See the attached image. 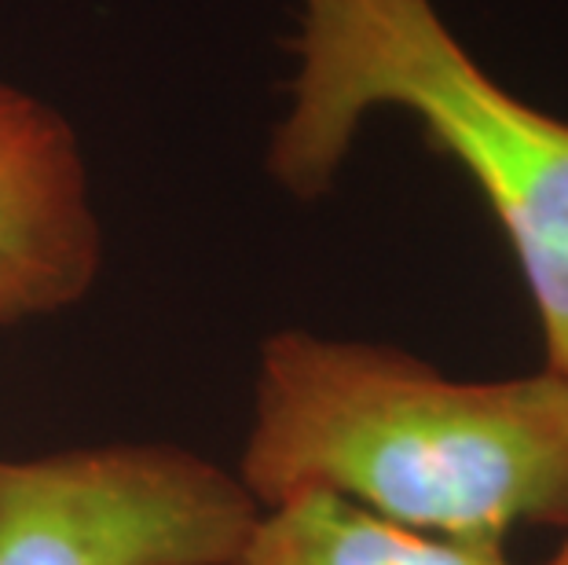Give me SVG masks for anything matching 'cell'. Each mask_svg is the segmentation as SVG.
Listing matches in <instances>:
<instances>
[{
    "mask_svg": "<svg viewBox=\"0 0 568 565\" xmlns=\"http://www.w3.org/2000/svg\"><path fill=\"white\" fill-rule=\"evenodd\" d=\"M239 477L261 507L326 488L458 544L568 536V379H452L396 345L275 331Z\"/></svg>",
    "mask_w": 568,
    "mask_h": 565,
    "instance_id": "6da1fadb",
    "label": "cell"
},
{
    "mask_svg": "<svg viewBox=\"0 0 568 565\" xmlns=\"http://www.w3.org/2000/svg\"><path fill=\"white\" fill-rule=\"evenodd\" d=\"M290 59L264 151L275 184L316 202L367 118H415L499 221L539 320L542 367L568 379V118L491 78L437 0H297Z\"/></svg>",
    "mask_w": 568,
    "mask_h": 565,
    "instance_id": "7a4b0ae2",
    "label": "cell"
},
{
    "mask_svg": "<svg viewBox=\"0 0 568 565\" xmlns=\"http://www.w3.org/2000/svg\"><path fill=\"white\" fill-rule=\"evenodd\" d=\"M261 503L180 444L0 460V565H232Z\"/></svg>",
    "mask_w": 568,
    "mask_h": 565,
    "instance_id": "3957f363",
    "label": "cell"
},
{
    "mask_svg": "<svg viewBox=\"0 0 568 565\" xmlns=\"http://www.w3.org/2000/svg\"><path fill=\"white\" fill-rule=\"evenodd\" d=\"M103 269V232L74 129L0 81V327L78 305Z\"/></svg>",
    "mask_w": 568,
    "mask_h": 565,
    "instance_id": "277c9868",
    "label": "cell"
},
{
    "mask_svg": "<svg viewBox=\"0 0 568 565\" xmlns=\"http://www.w3.org/2000/svg\"><path fill=\"white\" fill-rule=\"evenodd\" d=\"M232 565H521L506 547L458 544L396 525L326 488L261 507ZM547 565V562H539Z\"/></svg>",
    "mask_w": 568,
    "mask_h": 565,
    "instance_id": "5b68a950",
    "label": "cell"
},
{
    "mask_svg": "<svg viewBox=\"0 0 568 565\" xmlns=\"http://www.w3.org/2000/svg\"><path fill=\"white\" fill-rule=\"evenodd\" d=\"M547 565H568V536H565V544H561V551L554 558H547Z\"/></svg>",
    "mask_w": 568,
    "mask_h": 565,
    "instance_id": "8992f818",
    "label": "cell"
}]
</instances>
